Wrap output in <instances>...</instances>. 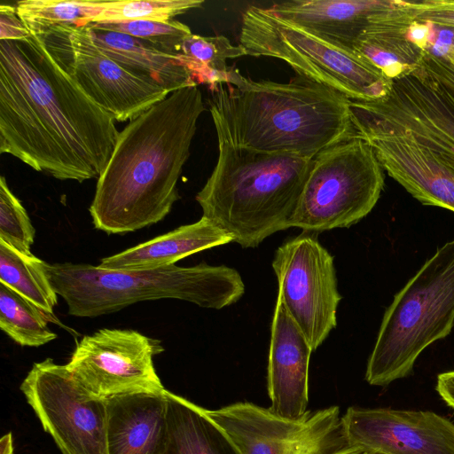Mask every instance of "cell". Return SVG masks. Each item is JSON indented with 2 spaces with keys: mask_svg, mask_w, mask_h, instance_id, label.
I'll return each mask as SVG.
<instances>
[{
  "mask_svg": "<svg viewBox=\"0 0 454 454\" xmlns=\"http://www.w3.org/2000/svg\"><path fill=\"white\" fill-rule=\"evenodd\" d=\"M115 120L58 66L39 37L0 41V153L80 183L98 178L115 146Z\"/></svg>",
  "mask_w": 454,
  "mask_h": 454,
  "instance_id": "1",
  "label": "cell"
},
{
  "mask_svg": "<svg viewBox=\"0 0 454 454\" xmlns=\"http://www.w3.org/2000/svg\"><path fill=\"white\" fill-rule=\"evenodd\" d=\"M204 111L194 85L173 91L128 123L98 178L89 208L96 229L132 232L169 214L179 200L177 182Z\"/></svg>",
  "mask_w": 454,
  "mask_h": 454,
  "instance_id": "2",
  "label": "cell"
},
{
  "mask_svg": "<svg viewBox=\"0 0 454 454\" xmlns=\"http://www.w3.org/2000/svg\"><path fill=\"white\" fill-rule=\"evenodd\" d=\"M209 89L218 142L260 153L314 158L358 137L350 100L298 74L289 82L254 81L231 67L227 82Z\"/></svg>",
  "mask_w": 454,
  "mask_h": 454,
  "instance_id": "3",
  "label": "cell"
},
{
  "mask_svg": "<svg viewBox=\"0 0 454 454\" xmlns=\"http://www.w3.org/2000/svg\"><path fill=\"white\" fill-rule=\"evenodd\" d=\"M313 158L218 142V159L195 199L202 216L243 248L291 227Z\"/></svg>",
  "mask_w": 454,
  "mask_h": 454,
  "instance_id": "4",
  "label": "cell"
},
{
  "mask_svg": "<svg viewBox=\"0 0 454 454\" xmlns=\"http://www.w3.org/2000/svg\"><path fill=\"white\" fill-rule=\"evenodd\" d=\"M50 283L66 301L68 314L96 317L133 303L177 299L220 309L245 293L240 274L225 265H169L151 270H110L88 263H44Z\"/></svg>",
  "mask_w": 454,
  "mask_h": 454,
  "instance_id": "5",
  "label": "cell"
},
{
  "mask_svg": "<svg viewBox=\"0 0 454 454\" xmlns=\"http://www.w3.org/2000/svg\"><path fill=\"white\" fill-rule=\"evenodd\" d=\"M454 325V239L438 247L387 308L365 380L387 386L408 377L419 355Z\"/></svg>",
  "mask_w": 454,
  "mask_h": 454,
  "instance_id": "6",
  "label": "cell"
},
{
  "mask_svg": "<svg viewBox=\"0 0 454 454\" xmlns=\"http://www.w3.org/2000/svg\"><path fill=\"white\" fill-rule=\"evenodd\" d=\"M239 44L247 55L281 59L296 74L349 100H378L391 89L393 80L367 60L277 16L269 8L252 5L244 12Z\"/></svg>",
  "mask_w": 454,
  "mask_h": 454,
  "instance_id": "7",
  "label": "cell"
},
{
  "mask_svg": "<svg viewBox=\"0 0 454 454\" xmlns=\"http://www.w3.org/2000/svg\"><path fill=\"white\" fill-rule=\"evenodd\" d=\"M384 184V169L367 141L338 143L313 158L290 225L315 234L348 228L373 209Z\"/></svg>",
  "mask_w": 454,
  "mask_h": 454,
  "instance_id": "8",
  "label": "cell"
},
{
  "mask_svg": "<svg viewBox=\"0 0 454 454\" xmlns=\"http://www.w3.org/2000/svg\"><path fill=\"white\" fill-rule=\"evenodd\" d=\"M31 34L39 37L53 60L87 97L116 121H130L170 94L103 52L86 26L59 25Z\"/></svg>",
  "mask_w": 454,
  "mask_h": 454,
  "instance_id": "9",
  "label": "cell"
},
{
  "mask_svg": "<svg viewBox=\"0 0 454 454\" xmlns=\"http://www.w3.org/2000/svg\"><path fill=\"white\" fill-rule=\"evenodd\" d=\"M240 454H354L338 406L290 419L248 402L207 410Z\"/></svg>",
  "mask_w": 454,
  "mask_h": 454,
  "instance_id": "10",
  "label": "cell"
},
{
  "mask_svg": "<svg viewBox=\"0 0 454 454\" xmlns=\"http://www.w3.org/2000/svg\"><path fill=\"white\" fill-rule=\"evenodd\" d=\"M354 126L412 136L454 162V93L421 67L374 101L350 100Z\"/></svg>",
  "mask_w": 454,
  "mask_h": 454,
  "instance_id": "11",
  "label": "cell"
},
{
  "mask_svg": "<svg viewBox=\"0 0 454 454\" xmlns=\"http://www.w3.org/2000/svg\"><path fill=\"white\" fill-rule=\"evenodd\" d=\"M20 390L62 454H108L106 399L85 395L67 365L34 364Z\"/></svg>",
  "mask_w": 454,
  "mask_h": 454,
  "instance_id": "12",
  "label": "cell"
},
{
  "mask_svg": "<svg viewBox=\"0 0 454 454\" xmlns=\"http://www.w3.org/2000/svg\"><path fill=\"white\" fill-rule=\"evenodd\" d=\"M278 296L315 351L337 325L341 296L333 256L315 233L303 232L275 251Z\"/></svg>",
  "mask_w": 454,
  "mask_h": 454,
  "instance_id": "13",
  "label": "cell"
},
{
  "mask_svg": "<svg viewBox=\"0 0 454 454\" xmlns=\"http://www.w3.org/2000/svg\"><path fill=\"white\" fill-rule=\"evenodd\" d=\"M161 351L158 340L137 331L104 328L83 336L66 365L82 391L92 398L160 394L165 388L153 357Z\"/></svg>",
  "mask_w": 454,
  "mask_h": 454,
  "instance_id": "14",
  "label": "cell"
},
{
  "mask_svg": "<svg viewBox=\"0 0 454 454\" xmlns=\"http://www.w3.org/2000/svg\"><path fill=\"white\" fill-rule=\"evenodd\" d=\"M342 420L361 451L454 454V424L434 411L351 406Z\"/></svg>",
  "mask_w": 454,
  "mask_h": 454,
  "instance_id": "15",
  "label": "cell"
},
{
  "mask_svg": "<svg viewBox=\"0 0 454 454\" xmlns=\"http://www.w3.org/2000/svg\"><path fill=\"white\" fill-rule=\"evenodd\" d=\"M374 149L384 170L427 206L454 212V162L412 136L355 126Z\"/></svg>",
  "mask_w": 454,
  "mask_h": 454,
  "instance_id": "16",
  "label": "cell"
},
{
  "mask_svg": "<svg viewBox=\"0 0 454 454\" xmlns=\"http://www.w3.org/2000/svg\"><path fill=\"white\" fill-rule=\"evenodd\" d=\"M311 347L278 296L270 327L267 387L270 410L298 419L308 411Z\"/></svg>",
  "mask_w": 454,
  "mask_h": 454,
  "instance_id": "17",
  "label": "cell"
},
{
  "mask_svg": "<svg viewBox=\"0 0 454 454\" xmlns=\"http://www.w3.org/2000/svg\"><path fill=\"white\" fill-rule=\"evenodd\" d=\"M404 7L401 0H291L269 9L327 43L351 51L369 27Z\"/></svg>",
  "mask_w": 454,
  "mask_h": 454,
  "instance_id": "18",
  "label": "cell"
},
{
  "mask_svg": "<svg viewBox=\"0 0 454 454\" xmlns=\"http://www.w3.org/2000/svg\"><path fill=\"white\" fill-rule=\"evenodd\" d=\"M165 390L106 399L108 454H161L167 439Z\"/></svg>",
  "mask_w": 454,
  "mask_h": 454,
  "instance_id": "19",
  "label": "cell"
},
{
  "mask_svg": "<svg viewBox=\"0 0 454 454\" xmlns=\"http://www.w3.org/2000/svg\"><path fill=\"white\" fill-rule=\"evenodd\" d=\"M232 242L226 231L204 216L116 254L102 258L99 266L110 270H151L174 265L203 250Z\"/></svg>",
  "mask_w": 454,
  "mask_h": 454,
  "instance_id": "20",
  "label": "cell"
},
{
  "mask_svg": "<svg viewBox=\"0 0 454 454\" xmlns=\"http://www.w3.org/2000/svg\"><path fill=\"white\" fill-rule=\"evenodd\" d=\"M86 27L95 44L131 74L169 93L198 85L180 62L179 55L164 53L151 43L123 33Z\"/></svg>",
  "mask_w": 454,
  "mask_h": 454,
  "instance_id": "21",
  "label": "cell"
},
{
  "mask_svg": "<svg viewBox=\"0 0 454 454\" xmlns=\"http://www.w3.org/2000/svg\"><path fill=\"white\" fill-rule=\"evenodd\" d=\"M167 439L161 454H240L207 410L165 390Z\"/></svg>",
  "mask_w": 454,
  "mask_h": 454,
  "instance_id": "22",
  "label": "cell"
},
{
  "mask_svg": "<svg viewBox=\"0 0 454 454\" xmlns=\"http://www.w3.org/2000/svg\"><path fill=\"white\" fill-rule=\"evenodd\" d=\"M405 5L400 12L369 27L351 49L390 80L411 72L423 51L407 39L415 20L408 1Z\"/></svg>",
  "mask_w": 454,
  "mask_h": 454,
  "instance_id": "23",
  "label": "cell"
},
{
  "mask_svg": "<svg viewBox=\"0 0 454 454\" xmlns=\"http://www.w3.org/2000/svg\"><path fill=\"white\" fill-rule=\"evenodd\" d=\"M45 262L25 254L0 240V283L33 303L45 315L53 316L58 303L44 269Z\"/></svg>",
  "mask_w": 454,
  "mask_h": 454,
  "instance_id": "24",
  "label": "cell"
},
{
  "mask_svg": "<svg viewBox=\"0 0 454 454\" xmlns=\"http://www.w3.org/2000/svg\"><path fill=\"white\" fill-rule=\"evenodd\" d=\"M246 55L240 44L233 45L224 35L201 36L192 34L182 44L179 60L197 84L207 83L212 88L227 82L231 71L227 59Z\"/></svg>",
  "mask_w": 454,
  "mask_h": 454,
  "instance_id": "25",
  "label": "cell"
},
{
  "mask_svg": "<svg viewBox=\"0 0 454 454\" xmlns=\"http://www.w3.org/2000/svg\"><path fill=\"white\" fill-rule=\"evenodd\" d=\"M109 1L22 0L15 4L18 16L30 33L59 25L83 27L98 16Z\"/></svg>",
  "mask_w": 454,
  "mask_h": 454,
  "instance_id": "26",
  "label": "cell"
},
{
  "mask_svg": "<svg viewBox=\"0 0 454 454\" xmlns=\"http://www.w3.org/2000/svg\"><path fill=\"white\" fill-rule=\"evenodd\" d=\"M44 313L16 292L0 283V328L21 346L39 347L57 338L47 325Z\"/></svg>",
  "mask_w": 454,
  "mask_h": 454,
  "instance_id": "27",
  "label": "cell"
},
{
  "mask_svg": "<svg viewBox=\"0 0 454 454\" xmlns=\"http://www.w3.org/2000/svg\"><path fill=\"white\" fill-rule=\"evenodd\" d=\"M201 0H114L91 23L128 20L168 21L190 10L200 8Z\"/></svg>",
  "mask_w": 454,
  "mask_h": 454,
  "instance_id": "28",
  "label": "cell"
},
{
  "mask_svg": "<svg viewBox=\"0 0 454 454\" xmlns=\"http://www.w3.org/2000/svg\"><path fill=\"white\" fill-rule=\"evenodd\" d=\"M88 26L129 35L149 43L159 51L170 55H179L184 39L192 34L187 25L174 20L103 22Z\"/></svg>",
  "mask_w": 454,
  "mask_h": 454,
  "instance_id": "29",
  "label": "cell"
},
{
  "mask_svg": "<svg viewBox=\"0 0 454 454\" xmlns=\"http://www.w3.org/2000/svg\"><path fill=\"white\" fill-rule=\"evenodd\" d=\"M35 230L21 201L10 190L4 176L0 178V240L16 250L31 254Z\"/></svg>",
  "mask_w": 454,
  "mask_h": 454,
  "instance_id": "30",
  "label": "cell"
},
{
  "mask_svg": "<svg viewBox=\"0 0 454 454\" xmlns=\"http://www.w3.org/2000/svg\"><path fill=\"white\" fill-rule=\"evenodd\" d=\"M414 20L454 29V0L408 1Z\"/></svg>",
  "mask_w": 454,
  "mask_h": 454,
  "instance_id": "31",
  "label": "cell"
},
{
  "mask_svg": "<svg viewBox=\"0 0 454 454\" xmlns=\"http://www.w3.org/2000/svg\"><path fill=\"white\" fill-rule=\"evenodd\" d=\"M418 65L454 93V66L447 59L427 49Z\"/></svg>",
  "mask_w": 454,
  "mask_h": 454,
  "instance_id": "32",
  "label": "cell"
},
{
  "mask_svg": "<svg viewBox=\"0 0 454 454\" xmlns=\"http://www.w3.org/2000/svg\"><path fill=\"white\" fill-rule=\"evenodd\" d=\"M31 33L18 16L16 6L0 5V41L21 40L27 38Z\"/></svg>",
  "mask_w": 454,
  "mask_h": 454,
  "instance_id": "33",
  "label": "cell"
},
{
  "mask_svg": "<svg viewBox=\"0 0 454 454\" xmlns=\"http://www.w3.org/2000/svg\"><path fill=\"white\" fill-rule=\"evenodd\" d=\"M433 25L413 21L408 28L407 39L421 51L429 49L434 43Z\"/></svg>",
  "mask_w": 454,
  "mask_h": 454,
  "instance_id": "34",
  "label": "cell"
},
{
  "mask_svg": "<svg viewBox=\"0 0 454 454\" xmlns=\"http://www.w3.org/2000/svg\"><path fill=\"white\" fill-rule=\"evenodd\" d=\"M435 390L444 403L454 410V370L438 374Z\"/></svg>",
  "mask_w": 454,
  "mask_h": 454,
  "instance_id": "35",
  "label": "cell"
},
{
  "mask_svg": "<svg viewBox=\"0 0 454 454\" xmlns=\"http://www.w3.org/2000/svg\"><path fill=\"white\" fill-rule=\"evenodd\" d=\"M1 454H12L13 445L12 434L9 433L2 437L0 441Z\"/></svg>",
  "mask_w": 454,
  "mask_h": 454,
  "instance_id": "36",
  "label": "cell"
},
{
  "mask_svg": "<svg viewBox=\"0 0 454 454\" xmlns=\"http://www.w3.org/2000/svg\"><path fill=\"white\" fill-rule=\"evenodd\" d=\"M454 66V43L446 46V50L440 55Z\"/></svg>",
  "mask_w": 454,
  "mask_h": 454,
  "instance_id": "37",
  "label": "cell"
},
{
  "mask_svg": "<svg viewBox=\"0 0 454 454\" xmlns=\"http://www.w3.org/2000/svg\"><path fill=\"white\" fill-rule=\"evenodd\" d=\"M354 454H378V453L368 452V451H359V452H356V453H354Z\"/></svg>",
  "mask_w": 454,
  "mask_h": 454,
  "instance_id": "38",
  "label": "cell"
}]
</instances>
